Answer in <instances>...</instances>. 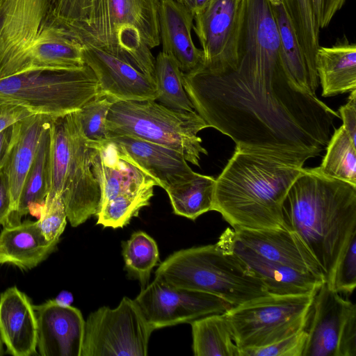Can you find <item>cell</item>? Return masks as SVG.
Here are the masks:
<instances>
[{
    "instance_id": "44dd1931",
    "label": "cell",
    "mask_w": 356,
    "mask_h": 356,
    "mask_svg": "<svg viewBox=\"0 0 356 356\" xmlns=\"http://www.w3.org/2000/svg\"><path fill=\"white\" fill-rule=\"evenodd\" d=\"M0 337L12 355L35 353L37 321L33 306L16 286L0 295Z\"/></svg>"
},
{
    "instance_id": "8fae6325",
    "label": "cell",
    "mask_w": 356,
    "mask_h": 356,
    "mask_svg": "<svg viewBox=\"0 0 356 356\" xmlns=\"http://www.w3.org/2000/svg\"><path fill=\"white\" fill-rule=\"evenodd\" d=\"M244 14V0H209L194 14L203 66L213 72L235 69Z\"/></svg>"
},
{
    "instance_id": "ee69618b",
    "label": "cell",
    "mask_w": 356,
    "mask_h": 356,
    "mask_svg": "<svg viewBox=\"0 0 356 356\" xmlns=\"http://www.w3.org/2000/svg\"><path fill=\"white\" fill-rule=\"evenodd\" d=\"M54 300L61 305H71L73 302V296L71 293L63 291L58 295Z\"/></svg>"
},
{
    "instance_id": "7dc6e473",
    "label": "cell",
    "mask_w": 356,
    "mask_h": 356,
    "mask_svg": "<svg viewBox=\"0 0 356 356\" xmlns=\"http://www.w3.org/2000/svg\"><path fill=\"white\" fill-rule=\"evenodd\" d=\"M3 355V341L0 337V355Z\"/></svg>"
},
{
    "instance_id": "74e56055",
    "label": "cell",
    "mask_w": 356,
    "mask_h": 356,
    "mask_svg": "<svg viewBox=\"0 0 356 356\" xmlns=\"http://www.w3.org/2000/svg\"><path fill=\"white\" fill-rule=\"evenodd\" d=\"M306 340L303 329L264 347L240 350V356H302Z\"/></svg>"
},
{
    "instance_id": "836d02e7",
    "label": "cell",
    "mask_w": 356,
    "mask_h": 356,
    "mask_svg": "<svg viewBox=\"0 0 356 356\" xmlns=\"http://www.w3.org/2000/svg\"><path fill=\"white\" fill-rule=\"evenodd\" d=\"M113 102L104 96H95L74 112L83 136L93 145L103 144L109 138L106 118Z\"/></svg>"
},
{
    "instance_id": "d590c367",
    "label": "cell",
    "mask_w": 356,
    "mask_h": 356,
    "mask_svg": "<svg viewBox=\"0 0 356 356\" xmlns=\"http://www.w3.org/2000/svg\"><path fill=\"white\" fill-rule=\"evenodd\" d=\"M327 285L341 293H352L356 286V235L350 240L339 259Z\"/></svg>"
},
{
    "instance_id": "8992f818",
    "label": "cell",
    "mask_w": 356,
    "mask_h": 356,
    "mask_svg": "<svg viewBox=\"0 0 356 356\" xmlns=\"http://www.w3.org/2000/svg\"><path fill=\"white\" fill-rule=\"evenodd\" d=\"M97 95V79L87 65L74 70L31 69L0 79V102L54 118L78 111Z\"/></svg>"
},
{
    "instance_id": "d6a6232c",
    "label": "cell",
    "mask_w": 356,
    "mask_h": 356,
    "mask_svg": "<svg viewBox=\"0 0 356 356\" xmlns=\"http://www.w3.org/2000/svg\"><path fill=\"white\" fill-rule=\"evenodd\" d=\"M154 187L137 193L120 195L99 207L97 224L114 229L127 225L144 207L149 204Z\"/></svg>"
},
{
    "instance_id": "d4e9b609",
    "label": "cell",
    "mask_w": 356,
    "mask_h": 356,
    "mask_svg": "<svg viewBox=\"0 0 356 356\" xmlns=\"http://www.w3.org/2000/svg\"><path fill=\"white\" fill-rule=\"evenodd\" d=\"M51 117L42 114H33L17 122L13 144L3 165L9 179L13 199L11 213L17 208L23 184L36 153L44 124Z\"/></svg>"
},
{
    "instance_id": "1f68e13d",
    "label": "cell",
    "mask_w": 356,
    "mask_h": 356,
    "mask_svg": "<svg viewBox=\"0 0 356 356\" xmlns=\"http://www.w3.org/2000/svg\"><path fill=\"white\" fill-rule=\"evenodd\" d=\"M124 269L137 279L141 289L148 284L151 272L159 261V252L154 239L143 231L131 234L122 243Z\"/></svg>"
},
{
    "instance_id": "ffe728a7",
    "label": "cell",
    "mask_w": 356,
    "mask_h": 356,
    "mask_svg": "<svg viewBox=\"0 0 356 356\" xmlns=\"http://www.w3.org/2000/svg\"><path fill=\"white\" fill-rule=\"evenodd\" d=\"M95 147L92 171L101 192L99 207L120 195L156 186L152 178L121 159L115 145L110 140Z\"/></svg>"
},
{
    "instance_id": "2e32d148",
    "label": "cell",
    "mask_w": 356,
    "mask_h": 356,
    "mask_svg": "<svg viewBox=\"0 0 356 356\" xmlns=\"http://www.w3.org/2000/svg\"><path fill=\"white\" fill-rule=\"evenodd\" d=\"M121 159L138 168L164 190L191 178L195 172L184 155L167 147L130 136L108 138Z\"/></svg>"
},
{
    "instance_id": "f1b7e54d",
    "label": "cell",
    "mask_w": 356,
    "mask_h": 356,
    "mask_svg": "<svg viewBox=\"0 0 356 356\" xmlns=\"http://www.w3.org/2000/svg\"><path fill=\"white\" fill-rule=\"evenodd\" d=\"M216 179L195 172L189 179L175 184L165 191L173 211L195 220L212 209Z\"/></svg>"
},
{
    "instance_id": "f546056e",
    "label": "cell",
    "mask_w": 356,
    "mask_h": 356,
    "mask_svg": "<svg viewBox=\"0 0 356 356\" xmlns=\"http://www.w3.org/2000/svg\"><path fill=\"white\" fill-rule=\"evenodd\" d=\"M154 73L159 104L176 111H195L183 86L182 72L172 57L161 51L155 58Z\"/></svg>"
},
{
    "instance_id": "83f0119b",
    "label": "cell",
    "mask_w": 356,
    "mask_h": 356,
    "mask_svg": "<svg viewBox=\"0 0 356 356\" xmlns=\"http://www.w3.org/2000/svg\"><path fill=\"white\" fill-rule=\"evenodd\" d=\"M225 312L207 315L190 323L194 355L240 356Z\"/></svg>"
},
{
    "instance_id": "cb8c5ba5",
    "label": "cell",
    "mask_w": 356,
    "mask_h": 356,
    "mask_svg": "<svg viewBox=\"0 0 356 356\" xmlns=\"http://www.w3.org/2000/svg\"><path fill=\"white\" fill-rule=\"evenodd\" d=\"M42 128L36 153L26 175L15 211L11 213L5 226L19 224L29 213L39 216L50 190L51 122ZM4 227V226H3Z\"/></svg>"
},
{
    "instance_id": "b9f144b4",
    "label": "cell",
    "mask_w": 356,
    "mask_h": 356,
    "mask_svg": "<svg viewBox=\"0 0 356 356\" xmlns=\"http://www.w3.org/2000/svg\"><path fill=\"white\" fill-rule=\"evenodd\" d=\"M33 114L30 111L19 105L0 102V132Z\"/></svg>"
},
{
    "instance_id": "603a6c76",
    "label": "cell",
    "mask_w": 356,
    "mask_h": 356,
    "mask_svg": "<svg viewBox=\"0 0 356 356\" xmlns=\"http://www.w3.org/2000/svg\"><path fill=\"white\" fill-rule=\"evenodd\" d=\"M315 65L322 97L356 90V44L350 42L346 35L337 39L331 47L319 46Z\"/></svg>"
},
{
    "instance_id": "9c48e42d",
    "label": "cell",
    "mask_w": 356,
    "mask_h": 356,
    "mask_svg": "<svg viewBox=\"0 0 356 356\" xmlns=\"http://www.w3.org/2000/svg\"><path fill=\"white\" fill-rule=\"evenodd\" d=\"M305 330L302 356L356 355V306L326 282L314 295Z\"/></svg>"
},
{
    "instance_id": "7402d4cb",
    "label": "cell",
    "mask_w": 356,
    "mask_h": 356,
    "mask_svg": "<svg viewBox=\"0 0 356 356\" xmlns=\"http://www.w3.org/2000/svg\"><path fill=\"white\" fill-rule=\"evenodd\" d=\"M57 243L46 239L38 220L4 226L0 234V264H13L21 269L34 268L55 250Z\"/></svg>"
},
{
    "instance_id": "4dcf8cb0",
    "label": "cell",
    "mask_w": 356,
    "mask_h": 356,
    "mask_svg": "<svg viewBox=\"0 0 356 356\" xmlns=\"http://www.w3.org/2000/svg\"><path fill=\"white\" fill-rule=\"evenodd\" d=\"M325 150L320 171L356 186V145L342 126L334 129Z\"/></svg>"
},
{
    "instance_id": "60d3db41",
    "label": "cell",
    "mask_w": 356,
    "mask_h": 356,
    "mask_svg": "<svg viewBox=\"0 0 356 356\" xmlns=\"http://www.w3.org/2000/svg\"><path fill=\"white\" fill-rule=\"evenodd\" d=\"M13 211L9 179L3 165L0 168V225L5 226Z\"/></svg>"
},
{
    "instance_id": "c3c4849f",
    "label": "cell",
    "mask_w": 356,
    "mask_h": 356,
    "mask_svg": "<svg viewBox=\"0 0 356 356\" xmlns=\"http://www.w3.org/2000/svg\"><path fill=\"white\" fill-rule=\"evenodd\" d=\"M5 1V0H0V6Z\"/></svg>"
},
{
    "instance_id": "30bf717a",
    "label": "cell",
    "mask_w": 356,
    "mask_h": 356,
    "mask_svg": "<svg viewBox=\"0 0 356 356\" xmlns=\"http://www.w3.org/2000/svg\"><path fill=\"white\" fill-rule=\"evenodd\" d=\"M135 301L154 330L190 323L232 307L216 296L172 286L156 277L141 289Z\"/></svg>"
},
{
    "instance_id": "bcb514c9",
    "label": "cell",
    "mask_w": 356,
    "mask_h": 356,
    "mask_svg": "<svg viewBox=\"0 0 356 356\" xmlns=\"http://www.w3.org/2000/svg\"><path fill=\"white\" fill-rule=\"evenodd\" d=\"M209 0H195V13L196 12L199 11L200 10H201L202 8H203L207 5V3L209 2Z\"/></svg>"
},
{
    "instance_id": "f35d334b",
    "label": "cell",
    "mask_w": 356,
    "mask_h": 356,
    "mask_svg": "<svg viewBox=\"0 0 356 356\" xmlns=\"http://www.w3.org/2000/svg\"><path fill=\"white\" fill-rule=\"evenodd\" d=\"M346 0H310L312 13L318 29L327 27Z\"/></svg>"
},
{
    "instance_id": "4316f807",
    "label": "cell",
    "mask_w": 356,
    "mask_h": 356,
    "mask_svg": "<svg viewBox=\"0 0 356 356\" xmlns=\"http://www.w3.org/2000/svg\"><path fill=\"white\" fill-rule=\"evenodd\" d=\"M277 22L282 54L291 79L301 88L316 95L320 83L310 71L300 44L289 0H270Z\"/></svg>"
},
{
    "instance_id": "d6986e66",
    "label": "cell",
    "mask_w": 356,
    "mask_h": 356,
    "mask_svg": "<svg viewBox=\"0 0 356 356\" xmlns=\"http://www.w3.org/2000/svg\"><path fill=\"white\" fill-rule=\"evenodd\" d=\"M159 14L162 51L175 60L184 74L202 67V51L191 36L194 14L176 0H159Z\"/></svg>"
},
{
    "instance_id": "277c9868",
    "label": "cell",
    "mask_w": 356,
    "mask_h": 356,
    "mask_svg": "<svg viewBox=\"0 0 356 356\" xmlns=\"http://www.w3.org/2000/svg\"><path fill=\"white\" fill-rule=\"evenodd\" d=\"M155 277L172 286L216 296L232 307L269 295L237 257L217 243L175 252L160 264Z\"/></svg>"
},
{
    "instance_id": "7a4b0ae2",
    "label": "cell",
    "mask_w": 356,
    "mask_h": 356,
    "mask_svg": "<svg viewBox=\"0 0 356 356\" xmlns=\"http://www.w3.org/2000/svg\"><path fill=\"white\" fill-rule=\"evenodd\" d=\"M286 226L321 266L328 283L337 261L356 235V186L302 168L284 204Z\"/></svg>"
},
{
    "instance_id": "8d00e7d4",
    "label": "cell",
    "mask_w": 356,
    "mask_h": 356,
    "mask_svg": "<svg viewBox=\"0 0 356 356\" xmlns=\"http://www.w3.org/2000/svg\"><path fill=\"white\" fill-rule=\"evenodd\" d=\"M38 220L40 229L47 240L58 241L65 225L67 215L61 195L45 202L39 211Z\"/></svg>"
},
{
    "instance_id": "ba28073f",
    "label": "cell",
    "mask_w": 356,
    "mask_h": 356,
    "mask_svg": "<svg viewBox=\"0 0 356 356\" xmlns=\"http://www.w3.org/2000/svg\"><path fill=\"white\" fill-rule=\"evenodd\" d=\"M154 330L135 300L124 296L116 307L90 314L81 356H146Z\"/></svg>"
},
{
    "instance_id": "6da1fadb",
    "label": "cell",
    "mask_w": 356,
    "mask_h": 356,
    "mask_svg": "<svg viewBox=\"0 0 356 356\" xmlns=\"http://www.w3.org/2000/svg\"><path fill=\"white\" fill-rule=\"evenodd\" d=\"M159 0H49L43 25L83 48L124 58L155 78L151 49L160 43Z\"/></svg>"
},
{
    "instance_id": "7bdbcfd3",
    "label": "cell",
    "mask_w": 356,
    "mask_h": 356,
    "mask_svg": "<svg viewBox=\"0 0 356 356\" xmlns=\"http://www.w3.org/2000/svg\"><path fill=\"white\" fill-rule=\"evenodd\" d=\"M16 124L17 122L0 132V168L4 165L13 144Z\"/></svg>"
},
{
    "instance_id": "484cf974",
    "label": "cell",
    "mask_w": 356,
    "mask_h": 356,
    "mask_svg": "<svg viewBox=\"0 0 356 356\" xmlns=\"http://www.w3.org/2000/svg\"><path fill=\"white\" fill-rule=\"evenodd\" d=\"M83 47L60 30L42 25L28 56V70H74L86 65Z\"/></svg>"
},
{
    "instance_id": "9a60e30c",
    "label": "cell",
    "mask_w": 356,
    "mask_h": 356,
    "mask_svg": "<svg viewBox=\"0 0 356 356\" xmlns=\"http://www.w3.org/2000/svg\"><path fill=\"white\" fill-rule=\"evenodd\" d=\"M216 243L222 250L237 257L264 283L269 294L310 293L316 291L325 282L312 273L263 257L240 241L233 229L227 228Z\"/></svg>"
},
{
    "instance_id": "ab89813d",
    "label": "cell",
    "mask_w": 356,
    "mask_h": 356,
    "mask_svg": "<svg viewBox=\"0 0 356 356\" xmlns=\"http://www.w3.org/2000/svg\"><path fill=\"white\" fill-rule=\"evenodd\" d=\"M342 127L356 145V90L350 92L348 102L339 108Z\"/></svg>"
},
{
    "instance_id": "7c38bea8",
    "label": "cell",
    "mask_w": 356,
    "mask_h": 356,
    "mask_svg": "<svg viewBox=\"0 0 356 356\" xmlns=\"http://www.w3.org/2000/svg\"><path fill=\"white\" fill-rule=\"evenodd\" d=\"M48 6L49 0H5L0 6V79L27 70Z\"/></svg>"
},
{
    "instance_id": "5b68a950",
    "label": "cell",
    "mask_w": 356,
    "mask_h": 356,
    "mask_svg": "<svg viewBox=\"0 0 356 356\" xmlns=\"http://www.w3.org/2000/svg\"><path fill=\"white\" fill-rule=\"evenodd\" d=\"M108 137L130 136L173 149L200 166L201 154H208L197 133L209 127L195 111L168 108L154 100L118 101L106 118Z\"/></svg>"
},
{
    "instance_id": "5bb4252c",
    "label": "cell",
    "mask_w": 356,
    "mask_h": 356,
    "mask_svg": "<svg viewBox=\"0 0 356 356\" xmlns=\"http://www.w3.org/2000/svg\"><path fill=\"white\" fill-rule=\"evenodd\" d=\"M83 55L97 79V96L113 102L156 100L155 78L136 65L95 48H83Z\"/></svg>"
},
{
    "instance_id": "e575fe53",
    "label": "cell",
    "mask_w": 356,
    "mask_h": 356,
    "mask_svg": "<svg viewBox=\"0 0 356 356\" xmlns=\"http://www.w3.org/2000/svg\"><path fill=\"white\" fill-rule=\"evenodd\" d=\"M289 6L300 44L311 72L318 76L315 56L319 47V29L312 13L310 0H289Z\"/></svg>"
},
{
    "instance_id": "ac0fdd59",
    "label": "cell",
    "mask_w": 356,
    "mask_h": 356,
    "mask_svg": "<svg viewBox=\"0 0 356 356\" xmlns=\"http://www.w3.org/2000/svg\"><path fill=\"white\" fill-rule=\"evenodd\" d=\"M238 239L259 255L325 280L324 272L300 238L289 229H237Z\"/></svg>"
},
{
    "instance_id": "52a82bcc",
    "label": "cell",
    "mask_w": 356,
    "mask_h": 356,
    "mask_svg": "<svg viewBox=\"0 0 356 356\" xmlns=\"http://www.w3.org/2000/svg\"><path fill=\"white\" fill-rule=\"evenodd\" d=\"M316 292L269 294L232 307L225 313L239 350L264 347L305 329Z\"/></svg>"
},
{
    "instance_id": "4fadbf2b",
    "label": "cell",
    "mask_w": 356,
    "mask_h": 356,
    "mask_svg": "<svg viewBox=\"0 0 356 356\" xmlns=\"http://www.w3.org/2000/svg\"><path fill=\"white\" fill-rule=\"evenodd\" d=\"M71 140V154L65 168L62 199L67 219L77 227L95 215L101 192L92 171L93 146L81 134L74 112L65 115Z\"/></svg>"
},
{
    "instance_id": "e0dca14e",
    "label": "cell",
    "mask_w": 356,
    "mask_h": 356,
    "mask_svg": "<svg viewBox=\"0 0 356 356\" xmlns=\"http://www.w3.org/2000/svg\"><path fill=\"white\" fill-rule=\"evenodd\" d=\"M42 356H81L85 321L79 309L54 300L33 306Z\"/></svg>"
},
{
    "instance_id": "f6af8a7d",
    "label": "cell",
    "mask_w": 356,
    "mask_h": 356,
    "mask_svg": "<svg viewBox=\"0 0 356 356\" xmlns=\"http://www.w3.org/2000/svg\"><path fill=\"white\" fill-rule=\"evenodd\" d=\"M178 3H181L188 10H190L193 14L195 10V0H176Z\"/></svg>"
},
{
    "instance_id": "3957f363",
    "label": "cell",
    "mask_w": 356,
    "mask_h": 356,
    "mask_svg": "<svg viewBox=\"0 0 356 356\" xmlns=\"http://www.w3.org/2000/svg\"><path fill=\"white\" fill-rule=\"evenodd\" d=\"M302 168L236 148L216 179L211 211L234 230L286 229L284 201Z\"/></svg>"
}]
</instances>
